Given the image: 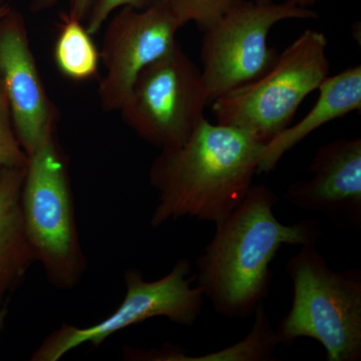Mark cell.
<instances>
[{"instance_id": "1", "label": "cell", "mask_w": 361, "mask_h": 361, "mask_svg": "<svg viewBox=\"0 0 361 361\" xmlns=\"http://www.w3.org/2000/svg\"><path fill=\"white\" fill-rule=\"evenodd\" d=\"M279 198L265 185L252 186L245 200L216 225L197 259V282L214 310L228 319H248L269 296L271 263L280 249L316 246L322 235L316 220L282 224L274 214Z\"/></svg>"}, {"instance_id": "2", "label": "cell", "mask_w": 361, "mask_h": 361, "mask_svg": "<svg viewBox=\"0 0 361 361\" xmlns=\"http://www.w3.org/2000/svg\"><path fill=\"white\" fill-rule=\"evenodd\" d=\"M264 144L253 135L203 118L187 141L161 149L149 169L159 202L152 227L193 218L218 225L253 186Z\"/></svg>"}, {"instance_id": "3", "label": "cell", "mask_w": 361, "mask_h": 361, "mask_svg": "<svg viewBox=\"0 0 361 361\" xmlns=\"http://www.w3.org/2000/svg\"><path fill=\"white\" fill-rule=\"evenodd\" d=\"M290 310L275 329L278 344L314 339L327 361L361 360V270L336 271L316 246H302L285 266Z\"/></svg>"}, {"instance_id": "4", "label": "cell", "mask_w": 361, "mask_h": 361, "mask_svg": "<svg viewBox=\"0 0 361 361\" xmlns=\"http://www.w3.org/2000/svg\"><path fill=\"white\" fill-rule=\"evenodd\" d=\"M324 33H301L255 80L226 92L211 106L216 123L266 144L291 125L297 110L329 75Z\"/></svg>"}, {"instance_id": "5", "label": "cell", "mask_w": 361, "mask_h": 361, "mask_svg": "<svg viewBox=\"0 0 361 361\" xmlns=\"http://www.w3.org/2000/svg\"><path fill=\"white\" fill-rule=\"evenodd\" d=\"M20 203L35 259L52 285L73 288L87 261L78 239L68 163L56 137L28 156Z\"/></svg>"}, {"instance_id": "6", "label": "cell", "mask_w": 361, "mask_h": 361, "mask_svg": "<svg viewBox=\"0 0 361 361\" xmlns=\"http://www.w3.org/2000/svg\"><path fill=\"white\" fill-rule=\"evenodd\" d=\"M317 18L314 11L287 1L262 4L241 0L231 7L203 32L201 71L210 104L255 80L274 65L279 52L268 45L274 25Z\"/></svg>"}, {"instance_id": "7", "label": "cell", "mask_w": 361, "mask_h": 361, "mask_svg": "<svg viewBox=\"0 0 361 361\" xmlns=\"http://www.w3.org/2000/svg\"><path fill=\"white\" fill-rule=\"evenodd\" d=\"M209 104L201 68L177 42L140 73L120 111L140 137L161 149L187 141Z\"/></svg>"}, {"instance_id": "8", "label": "cell", "mask_w": 361, "mask_h": 361, "mask_svg": "<svg viewBox=\"0 0 361 361\" xmlns=\"http://www.w3.org/2000/svg\"><path fill=\"white\" fill-rule=\"evenodd\" d=\"M127 292L113 314L97 324L78 327L63 324L49 334L33 353V361H56L82 344L99 346L109 337L151 318L166 317L183 326H193L200 317L204 299L200 287H193L192 265L180 259L166 276L146 281L139 270L125 275Z\"/></svg>"}, {"instance_id": "9", "label": "cell", "mask_w": 361, "mask_h": 361, "mask_svg": "<svg viewBox=\"0 0 361 361\" xmlns=\"http://www.w3.org/2000/svg\"><path fill=\"white\" fill-rule=\"evenodd\" d=\"M183 25L167 6L156 0L144 9L126 6L109 21L101 51L106 75L99 96L106 111H120L147 66L167 54Z\"/></svg>"}, {"instance_id": "10", "label": "cell", "mask_w": 361, "mask_h": 361, "mask_svg": "<svg viewBox=\"0 0 361 361\" xmlns=\"http://www.w3.org/2000/svg\"><path fill=\"white\" fill-rule=\"evenodd\" d=\"M0 78L14 130L30 156L54 137L59 111L40 77L23 16L13 9L0 20Z\"/></svg>"}, {"instance_id": "11", "label": "cell", "mask_w": 361, "mask_h": 361, "mask_svg": "<svg viewBox=\"0 0 361 361\" xmlns=\"http://www.w3.org/2000/svg\"><path fill=\"white\" fill-rule=\"evenodd\" d=\"M310 171L312 179L293 183L285 199L342 227L360 229L361 139H339L322 147Z\"/></svg>"}, {"instance_id": "12", "label": "cell", "mask_w": 361, "mask_h": 361, "mask_svg": "<svg viewBox=\"0 0 361 361\" xmlns=\"http://www.w3.org/2000/svg\"><path fill=\"white\" fill-rule=\"evenodd\" d=\"M317 101L300 122L289 126L261 149L257 174H268L282 157L325 123L361 108V66L327 77L318 87Z\"/></svg>"}, {"instance_id": "13", "label": "cell", "mask_w": 361, "mask_h": 361, "mask_svg": "<svg viewBox=\"0 0 361 361\" xmlns=\"http://www.w3.org/2000/svg\"><path fill=\"white\" fill-rule=\"evenodd\" d=\"M25 168L7 169L0 174V310L9 293L33 262L35 253L23 223L21 189Z\"/></svg>"}, {"instance_id": "14", "label": "cell", "mask_w": 361, "mask_h": 361, "mask_svg": "<svg viewBox=\"0 0 361 361\" xmlns=\"http://www.w3.org/2000/svg\"><path fill=\"white\" fill-rule=\"evenodd\" d=\"M82 23L71 13H61L54 47V63L59 73L77 82L96 78L101 61V51Z\"/></svg>"}, {"instance_id": "15", "label": "cell", "mask_w": 361, "mask_h": 361, "mask_svg": "<svg viewBox=\"0 0 361 361\" xmlns=\"http://www.w3.org/2000/svg\"><path fill=\"white\" fill-rule=\"evenodd\" d=\"M254 325L250 334L244 341L222 351L190 358L189 360H273V351L278 344L275 329L271 324L264 302H261L254 312Z\"/></svg>"}, {"instance_id": "16", "label": "cell", "mask_w": 361, "mask_h": 361, "mask_svg": "<svg viewBox=\"0 0 361 361\" xmlns=\"http://www.w3.org/2000/svg\"><path fill=\"white\" fill-rule=\"evenodd\" d=\"M180 25L194 23L202 32L241 0H160Z\"/></svg>"}, {"instance_id": "17", "label": "cell", "mask_w": 361, "mask_h": 361, "mask_svg": "<svg viewBox=\"0 0 361 361\" xmlns=\"http://www.w3.org/2000/svg\"><path fill=\"white\" fill-rule=\"evenodd\" d=\"M27 161V154L14 130L6 89L0 78V174L7 169L25 168Z\"/></svg>"}, {"instance_id": "18", "label": "cell", "mask_w": 361, "mask_h": 361, "mask_svg": "<svg viewBox=\"0 0 361 361\" xmlns=\"http://www.w3.org/2000/svg\"><path fill=\"white\" fill-rule=\"evenodd\" d=\"M156 0H99V4L87 20V30L90 35L99 32L106 20H110L111 14L122 8L129 6L135 9H144L153 4Z\"/></svg>"}, {"instance_id": "19", "label": "cell", "mask_w": 361, "mask_h": 361, "mask_svg": "<svg viewBox=\"0 0 361 361\" xmlns=\"http://www.w3.org/2000/svg\"><path fill=\"white\" fill-rule=\"evenodd\" d=\"M61 1L68 2V13L75 16L78 20L87 23L99 0H32L30 11L32 13H42V11L56 6Z\"/></svg>"}, {"instance_id": "20", "label": "cell", "mask_w": 361, "mask_h": 361, "mask_svg": "<svg viewBox=\"0 0 361 361\" xmlns=\"http://www.w3.org/2000/svg\"><path fill=\"white\" fill-rule=\"evenodd\" d=\"M289 4H294V6L299 7H304V8H310L311 6H314L320 0H285Z\"/></svg>"}, {"instance_id": "21", "label": "cell", "mask_w": 361, "mask_h": 361, "mask_svg": "<svg viewBox=\"0 0 361 361\" xmlns=\"http://www.w3.org/2000/svg\"><path fill=\"white\" fill-rule=\"evenodd\" d=\"M11 6L6 4L4 0H0V20L6 16V14L11 11Z\"/></svg>"}, {"instance_id": "22", "label": "cell", "mask_w": 361, "mask_h": 361, "mask_svg": "<svg viewBox=\"0 0 361 361\" xmlns=\"http://www.w3.org/2000/svg\"><path fill=\"white\" fill-rule=\"evenodd\" d=\"M6 308L2 307L1 310H0V330H1L2 327H4V322H6Z\"/></svg>"}, {"instance_id": "23", "label": "cell", "mask_w": 361, "mask_h": 361, "mask_svg": "<svg viewBox=\"0 0 361 361\" xmlns=\"http://www.w3.org/2000/svg\"><path fill=\"white\" fill-rule=\"evenodd\" d=\"M254 1L257 2V4H271V2H273V0H254Z\"/></svg>"}]
</instances>
